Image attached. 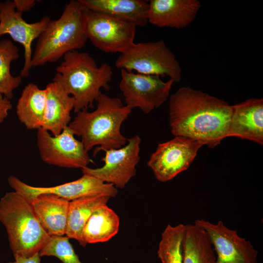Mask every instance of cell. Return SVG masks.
Listing matches in <instances>:
<instances>
[{
    "label": "cell",
    "instance_id": "obj_13",
    "mask_svg": "<svg viewBox=\"0 0 263 263\" xmlns=\"http://www.w3.org/2000/svg\"><path fill=\"white\" fill-rule=\"evenodd\" d=\"M194 224L208 233L217 254L216 263H258V251L250 241L239 236L236 230L228 228L223 222L213 224L197 219Z\"/></svg>",
    "mask_w": 263,
    "mask_h": 263
},
{
    "label": "cell",
    "instance_id": "obj_12",
    "mask_svg": "<svg viewBox=\"0 0 263 263\" xmlns=\"http://www.w3.org/2000/svg\"><path fill=\"white\" fill-rule=\"evenodd\" d=\"M8 183L15 191L23 196L28 201L42 194H54L71 201L91 196L115 197L118 193L117 188L113 185L86 174H83L75 181L51 187L31 186L13 175L9 177Z\"/></svg>",
    "mask_w": 263,
    "mask_h": 263
},
{
    "label": "cell",
    "instance_id": "obj_26",
    "mask_svg": "<svg viewBox=\"0 0 263 263\" xmlns=\"http://www.w3.org/2000/svg\"><path fill=\"white\" fill-rule=\"evenodd\" d=\"M40 257L54 256L63 263H83L66 236H50L39 251Z\"/></svg>",
    "mask_w": 263,
    "mask_h": 263
},
{
    "label": "cell",
    "instance_id": "obj_7",
    "mask_svg": "<svg viewBox=\"0 0 263 263\" xmlns=\"http://www.w3.org/2000/svg\"><path fill=\"white\" fill-rule=\"evenodd\" d=\"M82 22L88 39L104 52L121 54L134 43L136 26L132 23L83 7Z\"/></svg>",
    "mask_w": 263,
    "mask_h": 263
},
{
    "label": "cell",
    "instance_id": "obj_17",
    "mask_svg": "<svg viewBox=\"0 0 263 263\" xmlns=\"http://www.w3.org/2000/svg\"><path fill=\"white\" fill-rule=\"evenodd\" d=\"M29 201L49 236L65 235L70 201L51 194H40Z\"/></svg>",
    "mask_w": 263,
    "mask_h": 263
},
{
    "label": "cell",
    "instance_id": "obj_1",
    "mask_svg": "<svg viewBox=\"0 0 263 263\" xmlns=\"http://www.w3.org/2000/svg\"><path fill=\"white\" fill-rule=\"evenodd\" d=\"M232 112L224 100L183 87L169 98L171 132L213 148L228 137Z\"/></svg>",
    "mask_w": 263,
    "mask_h": 263
},
{
    "label": "cell",
    "instance_id": "obj_11",
    "mask_svg": "<svg viewBox=\"0 0 263 263\" xmlns=\"http://www.w3.org/2000/svg\"><path fill=\"white\" fill-rule=\"evenodd\" d=\"M141 141L137 135L127 139L125 146L105 151V156L101 159L104 163L102 167L96 169L84 167L81 169L82 173L111 184L116 188H124L136 174V167L140 159Z\"/></svg>",
    "mask_w": 263,
    "mask_h": 263
},
{
    "label": "cell",
    "instance_id": "obj_14",
    "mask_svg": "<svg viewBox=\"0 0 263 263\" xmlns=\"http://www.w3.org/2000/svg\"><path fill=\"white\" fill-rule=\"evenodd\" d=\"M22 15L16 11L13 1H0V37L8 34L24 48V62L20 74L22 78L29 75L32 68V42L39 37L51 19L46 16L30 23L23 19Z\"/></svg>",
    "mask_w": 263,
    "mask_h": 263
},
{
    "label": "cell",
    "instance_id": "obj_9",
    "mask_svg": "<svg viewBox=\"0 0 263 263\" xmlns=\"http://www.w3.org/2000/svg\"><path fill=\"white\" fill-rule=\"evenodd\" d=\"M204 144L190 138L176 136L158 144L150 155L148 166L160 182L170 181L188 168Z\"/></svg>",
    "mask_w": 263,
    "mask_h": 263
},
{
    "label": "cell",
    "instance_id": "obj_16",
    "mask_svg": "<svg viewBox=\"0 0 263 263\" xmlns=\"http://www.w3.org/2000/svg\"><path fill=\"white\" fill-rule=\"evenodd\" d=\"M228 136L263 143V100L252 98L232 106Z\"/></svg>",
    "mask_w": 263,
    "mask_h": 263
},
{
    "label": "cell",
    "instance_id": "obj_5",
    "mask_svg": "<svg viewBox=\"0 0 263 263\" xmlns=\"http://www.w3.org/2000/svg\"><path fill=\"white\" fill-rule=\"evenodd\" d=\"M82 9L78 0H70L61 16L50 21L38 38L32 67L57 61L67 53L84 47L88 38L82 25Z\"/></svg>",
    "mask_w": 263,
    "mask_h": 263
},
{
    "label": "cell",
    "instance_id": "obj_23",
    "mask_svg": "<svg viewBox=\"0 0 263 263\" xmlns=\"http://www.w3.org/2000/svg\"><path fill=\"white\" fill-rule=\"evenodd\" d=\"M110 197L91 196L70 201L65 235L74 239L79 244L83 229L93 212L98 207L107 205Z\"/></svg>",
    "mask_w": 263,
    "mask_h": 263
},
{
    "label": "cell",
    "instance_id": "obj_19",
    "mask_svg": "<svg viewBox=\"0 0 263 263\" xmlns=\"http://www.w3.org/2000/svg\"><path fill=\"white\" fill-rule=\"evenodd\" d=\"M85 8L127 21L136 26L148 22L149 2L143 0H78Z\"/></svg>",
    "mask_w": 263,
    "mask_h": 263
},
{
    "label": "cell",
    "instance_id": "obj_6",
    "mask_svg": "<svg viewBox=\"0 0 263 263\" xmlns=\"http://www.w3.org/2000/svg\"><path fill=\"white\" fill-rule=\"evenodd\" d=\"M115 66L139 74L168 76L174 82L181 79L180 64L163 40L134 43L120 54Z\"/></svg>",
    "mask_w": 263,
    "mask_h": 263
},
{
    "label": "cell",
    "instance_id": "obj_28",
    "mask_svg": "<svg viewBox=\"0 0 263 263\" xmlns=\"http://www.w3.org/2000/svg\"><path fill=\"white\" fill-rule=\"evenodd\" d=\"M13 2L16 11L22 14L31 10L36 3L35 0H14Z\"/></svg>",
    "mask_w": 263,
    "mask_h": 263
},
{
    "label": "cell",
    "instance_id": "obj_20",
    "mask_svg": "<svg viewBox=\"0 0 263 263\" xmlns=\"http://www.w3.org/2000/svg\"><path fill=\"white\" fill-rule=\"evenodd\" d=\"M45 89H41L34 83L24 88L16 106L19 121L29 130H38L43 122L46 102Z\"/></svg>",
    "mask_w": 263,
    "mask_h": 263
},
{
    "label": "cell",
    "instance_id": "obj_3",
    "mask_svg": "<svg viewBox=\"0 0 263 263\" xmlns=\"http://www.w3.org/2000/svg\"><path fill=\"white\" fill-rule=\"evenodd\" d=\"M56 68L53 82L57 83L75 100V113L93 108L94 103L107 91L113 76L111 66L106 63L98 66L86 52L78 50L67 53Z\"/></svg>",
    "mask_w": 263,
    "mask_h": 263
},
{
    "label": "cell",
    "instance_id": "obj_8",
    "mask_svg": "<svg viewBox=\"0 0 263 263\" xmlns=\"http://www.w3.org/2000/svg\"><path fill=\"white\" fill-rule=\"evenodd\" d=\"M119 89L125 105L131 109H140L149 114L167 99L174 81H163L160 76L121 70Z\"/></svg>",
    "mask_w": 263,
    "mask_h": 263
},
{
    "label": "cell",
    "instance_id": "obj_4",
    "mask_svg": "<svg viewBox=\"0 0 263 263\" xmlns=\"http://www.w3.org/2000/svg\"><path fill=\"white\" fill-rule=\"evenodd\" d=\"M0 221L6 229L14 256L34 255L50 237L38 220L30 202L15 191L6 193L0 200Z\"/></svg>",
    "mask_w": 263,
    "mask_h": 263
},
{
    "label": "cell",
    "instance_id": "obj_21",
    "mask_svg": "<svg viewBox=\"0 0 263 263\" xmlns=\"http://www.w3.org/2000/svg\"><path fill=\"white\" fill-rule=\"evenodd\" d=\"M119 218L107 205L97 208L86 223L81 233L80 245L105 242L118 231Z\"/></svg>",
    "mask_w": 263,
    "mask_h": 263
},
{
    "label": "cell",
    "instance_id": "obj_2",
    "mask_svg": "<svg viewBox=\"0 0 263 263\" xmlns=\"http://www.w3.org/2000/svg\"><path fill=\"white\" fill-rule=\"evenodd\" d=\"M96 108L93 112L83 110L69 124L75 135L81 138L87 151L96 146L95 156L98 152H104L125 146L127 138L121 132L122 123L132 113L121 99L112 97L102 93L96 101Z\"/></svg>",
    "mask_w": 263,
    "mask_h": 263
},
{
    "label": "cell",
    "instance_id": "obj_10",
    "mask_svg": "<svg viewBox=\"0 0 263 263\" xmlns=\"http://www.w3.org/2000/svg\"><path fill=\"white\" fill-rule=\"evenodd\" d=\"M37 139L41 159L48 164L82 169L91 161L88 151L81 141L75 137L69 126L56 136L41 128L37 130Z\"/></svg>",
    "mask_w": 263,
    "mask_h": 263
},
{
    "label": "cell",
    "instance_id": "obj_29",
    "mask_svg": "<svg viewBox=\"0 0 263 263\" xmlns=\"http://www.w3.org/2000/svg\"><path fill=\"white\" fill-rule=\"evenodd\" d=\"M15 261L6 263H40V257L39 252L30 257H23L15 256Z\"/></svg>",
    "mask_w": 263,
    "mask_h": 263
},
{
    "label": "cell",
    "instance_id": "obj_22",
    "mask_svg": "<svg viewBox=\"0 0 263 263\" xmlns=\"http://www.w3.org/2000/svg\"><path fill=\"white\" fill-rule=\"evenodd\" d=\"M211 240L207 232L195 224L185 225L183 263H216Z\"/></svg>",
    "mask_w": 263,
    "mask_h": 263
},
{
    "label": "cell",
    "instance_id": "obj_25",
    "mask_svg": "<svg viewBox=\"0 0 263 263\" xmlns=\"http://www.w3.org/2000/svg\"><path fill=\"white\" fill-rule=\"evenodd\" d=\"M185 225H168L161 235L158 257L162 263H183V243Z\"/></svg>",
    "mask_w": 263,
    "mask_h": 263
},
{
    "label": "cell",
    "instance_id": "obj_27",
    "mask_svg": "<svg viewBox=\"0 0 263 263\" xmlns=\"http://www.w3.org/2000/svg\"><path fill=\"white\" fill-rule=\"evenodd\" d=\"M12 108L10 99L0 94V124L7 117L9 111Z\"/></svg>",
    "mask_w": 263,
    "mask_h": 263
},
{
    "label": "cell",
    "instance_id": "obj_24",
    "mask_svg": "<svg viewBox=\"0 0 263 263\" xmlns=\"http://www.w3.org/2000/svg\"><path fill=\"white\" fill-rule=\"evenodd\" d=\"M19 57L18 47L9 39L0 40V94L9 99L22 82V77L11 74V62Z\"/></svg>",
    "mask_w": 263,
    "mask_h": 263
},
{
    "label": "cell",
    "instance_id": "obj_18",
    "mask_svg": "<svg viewBox=\"0 0 263 263\" xmlns=\"http://www.w3.org/2000/svg\"><path fill=\"white\" fill-rule=\"evenodd\" d=\"M45 89L47 97L41 128L58 135L71 122L74 98L55 82L48 84Z\"/></svg>",
    "mask_w": 263,
    "mask_h": 263
},
{
    "label": "cell",
    "instance_id": "obj_15",
    "mask_svg": "<svg viewBox=\"0 0 263 263\" xmlns=\"http://www.w3.org/2000/svg\"><path fill=\"white\" fill-rule=\"evenodd\" d=\"M149 4L148 22L176 29L191 24L201 6L197 0H150Z\"/></svg>",
    "mask_w": 263,
    "mask_h": 263
}]
</instances>
